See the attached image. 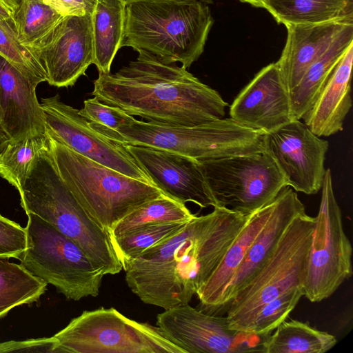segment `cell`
<instances>
[{"label": "cell", "mask_w": 353, "mask_h": 353, "mask_svg": "<svg viewBox=\"0 0 353 353\" xmlns=\"http://www.w3.org/2000/svg\"><path fill=\"white\" fill-rule=\"evenodd\" d=\"M40 83L0 55V128L10 141L46 134L44 114L36 95Z\"/></svg>", "instance_id": "obj_18"}, {"label": "cell", "mask_w": 353, "mask_h": 353, "mask_svg": "<svg viewBox=\"0 0 353 353\" xmlns=\"http://www.w3.org/2000/svg\"><path fill=\"white\" fill-rule=\"evenodd\" d=\"M213 208L123 268L128 287L143 303L164 310L188 303L251 214Z\"/></svg>", "instance_id": "obj_1"}, {"label": "cell", "mask_w": 353, "mask_h": 353, "mask_svg": "<svg viewBox=\"0 0 353 353\" xmlns=\"http://www.w3.org/2000/svg\"><path fill=\"white\" fill-rule=\"evenodd\" d=\"M27 216L28 245L18 259L20 265L68 299L98 296L102 270L72 239L40 217Z\"/></svg>", "instance_id": "obj_7"}, {"label": "cell", "mask_w": 353, "mask_h": 353, "mask_svg": "<svg viewBox=\"0 0 353 353\" xmlns=\"http://www.w3.org/2000/svg\"><path fill=\"white\" fill-rule=\"evenodd\" d=\"M321 190L302 285L303 295L311 302L327 299L352 274V248L343 229L330 169L325 171Z\"/></svg>", "instance_id": "obj_11"}, {"label": "cell", "mask_w": 353, "mask_h": 353, "mask_svg": "<svg viewBox=\"0 0 353 353\" xmlns=\"http://www.w3.org/2000/svg\"><path fill=\"white\" fill-rule=\"evenodd\" d=\"M63 17L43 0H20L14 19L19 41L29 49L44 38Z\"/></svg>", "instance_id": "obj_29"}, {"label": "cell", "mask_w": 353, "mask_h": 353, "mask_svg": "<svg viewBox=\"0 0 353 353\" xmlns=\"http://www.w3.org/2000/svg\"><path fill=\"white\" fill-rule=\"evenodd\" d=\"M125 5L119 0H97L91 15L94 62L99 74L110 72L112 61L121 48Z\"/></svg>", "instance_id": "obj_24"}, {"label": "cell", "mask_w": 353, "mask_h": 353, "mask_svg": "<svg viewBox=\"0 0 353 353\" xmlns=\"http://www.w3.org/2000/svg\"><path fill=\"white\" fill-rule=\"evenodd\" d=\"M119 1L123 3L125 5H126V4H128L130 3H134V2H137V1H154V0H119Z\"/></svg>", "instance_id": "obj_41"}, {"label": "cell", "mask_w": 353, "mask_h": 353, "mask_svg": "<svg viewBox=\"0 0 353 353\" xmlns=\"http://www.w3.org/2000/svg\"><path fill=\"white\" fill-rule=\"evenodd\" d=\"M53 336L54 353H183L158 326L130 319L114 307L83 311Z\"/></svg>", "instance_id": "obj_9"}, {"label": "cell", "mask_w": 353, "mask_h": 353, "mask_svg": "<svg viewBox=\"0 0 353 353\" xmlns=\"http://www.w3.org/2000/svg\"><path fill=\"white\" fill-rule=\"evenodd\" d=\"M275 330L265 336L262 353H323L337 343L334 335L312 327L308 322L285 321Z\"/></svg>", "instance_id": "obj_26"}, {"label": "cell", "mask_w": 353, "mask_h": 353, "mask_svg": "<svg viewBox=\"0 0 353 353\" xmlns=\"http://www.w3.org/2000/svg\"><path fill=\"white\" fill-rule=\"evenodd\" d=\"M305 212L297 194L285 187L274 199L273 210L266 223L250 244L242 262L226 288L216 315L225 314L230 303L251 282L273 253L292 220Z\"/></svg>", "instance_id": "obj_19"}, {"label": "cell", "mask_w": 353, "mask_h": 353, "mask_svg": "<svg viewBox=\"0 0 353 353\" xmlns=\"http://www.w3.org/2000/svg\"><path fill=\"white\" fill-rule=\"evenodd\" d=\"M27 245L26 228L0 214V258L18 259Z\"/></svg>", "instance_id": "obj_35"}, {"label": "cell", "mask_w": 353, "mask_h": 353, "mask_svg": "<svg viewBox=\"0 0 353 353\" xmlns=\"http://www.w3.org/2000/svg\"><path fill=\"white\" fill-rule=\"evenodd\" d=\"M274 205V199L250 215L218 266L197 290L196 294L199 300V310L216 314L226 288L232 281L250 244L268 219Z\"/></svg>", "instance_id": "obj_22"}, {"label": "cell", "mask_w": 353, "mask_h": 353, "mask_svg": "<svg viewBox=\"0 0 353 353\" xmlns=\"http://www.w3.org/2000/svg\"><path fill=\"white\" fill-rule=\"evenodd\" d=\"M48 137L61 178L87 214L108 233L132 210L164 194L154 185L120 173Z\"/></svg>", "instance_id": "obj_5"}, {"label": "cell", "mask_w": 353, "mask_h": 353, "mask_svg": "<svg viewBox=\"0 0 353 353\" xmlns=\"http://www.w3.org/2000/svg\"><path fill=\"white\" fill-rule=\"evenodd\" d=\"M20 0H0V19L14 28V19L19 8Z\"/></svg>", "instance_id": "obj_38"}, {"label": "cell", "mask_w": 353, "mask_h": 353, "mask_svg": "<svg viewBox=\"0 0 353 353\" xmlns=\"http://www.w3.org/2000/svg\"><path fill=\"white\" fill-rule=\"evenodd\" d=\"M157 325L183 353L262 352L265 336L234 330L226 316L212 314L188 303L164 310Z\"/></svg>", "instance_id": "obj_13"}, {"label": "cell", "mask_w": 353, "mask_h": 353, "mask_svg": "<svg viewBox=\"0 0 353 353\" xmlns=\"http://www.w3.org/2000/svg\"><path fill=\"white\" fill-rule=\"evenodd\" d=\"M264 8L285 26L353 21V0H266Z\"/></svg>", "instance_id": "obj_25"}, {"label": "cell", "mask_w": 353, "mask_h": 353, "mask_svg": "<svg viewBox=\"0 0 353 353\" xmlns=\"http://www.w3.org/2000/svg\"><path fill=\"white\" fill-rule=\"evenodd\" d=\"M202 2L205 3H212L211 0H200ZM241 2L247 3L250 4L252 6L257 8H265V3L266 0H239Z\"/></svg>", "instance_id": "obj_39"}, {"label": "cell", "mask_w": 353, "mask_h": 353, "mask_svg": "<svg viewBox=\"0 0 353 353\" xmlns=\"http://www.w3.org/2000/svg\"><path fill=\"white\" fill-rule=\"evenodd\" d=\"M55 339L43 337L21 341H10L0 343V352H32L54 353Z\"/></svg>", "instance_id": "obj_36"}, {"label": "cell", "mask_w": 353, "mask_h": 353, "mask_svg": "<svg viewBox=\"0 0 353 353\" xmlns=\"http://www.w3.org/2000/svg\"><path fill=\"white\" fill-rule=\"evenodd\" d=\"M127 148L165 195L201 208L216 206L198 160L146 146L127 144Z\"/></svg>", "instance_id": "obj_16"}, {"label": "cell", "mask_w": 353, "mask_h": 353, "mask_svg": "<svg viewBox=\"0 0 353 353\" xmlns=\"http://www.w3.org/2000/svg\"><path fill=\"white\" fill-rule=\"evenodd\" d=\"M19 195L26 214L40 217L74 241L105 275L123 269L110 234L74 198L59 174L49 144L34 160Z\"/></svg>", "instance_id": "obj_4"}, {"label": "cell", "mask_w": 353, "mask_h": 353, "mask_svg": "<svg viewBox=\"0 0 353 353\" xmlns=\"http://www.w3.org/2000/svg\"><path fill=\"white\" fill-rule=\"evenodd\" d=\"M123 143L206 160L264 151V133L231 118L192 126L170 125L134 119L119 128Z\"/></svg>", "instance_id": "obj_6"}, {"label": "cell", "mask_w": 353, "mask_h": 353, "mask_svg": "<svg viewBox=\"0 0 353 353\" xmlns=\"http://www.w3.org/2000/svg\"><path fill=\"white\" fill-rule=\"evenodd\" d=\"M195 216L185 203L162 194L125 215L114 225L109 234L110 236L119 237L154 224L188 221Z\"/></svg>", "instance_id": "obj_27"}, {"label": "cell", "mask_w": 353, "mask_h": 353, "mask_svg": "<svg viewBox=\"0 0 353 353\" xmlns=\"http://www.w3.org/2000/svg\"><path fill=\"white\" fill-rule=\"evenodd\" d=\"M301 288L289 290L263 305L244 327L243 332L265 336L285 321L301 296Z\"/></svg>", "instance_id": "obj_32"}, {"label": "cell", "mask_w": 353, "mask_h": 353, "mask_svg": "<svg viewBox=\"0 0 353 353\" xmlns=\"http://www.w3.org/2000/svg\"><path fill=\"white\" fill-rule=\"evenodd\" d=\"M230 116L264 134L294 120L289 90L276 63L263 68L241 90L230 105Z\"/></svg>", "instance_id": "obj_17"}, {"label": "cell", "mask_w": 353, "mask_h": 353, "mask_svg": "<svg viewBox=\"0 0 353 353\" xmlns=\"http://www.w3.org/2000/svg\"><path fill=\"white\" fill-rule=\"evenodd\" d=\"M46 134L74 152L126 176L152 184L127 148L92 128L59 94L41 99Z\"/></svg>", "instance_id": "obj_12"}, {"label": "cell", "mask_w": 353, "mask_h": 353, "mask_svg": "<svg viewBox=\"0 0 353 353\" xmlns=\"http://www.w3.org/2000/svg\"><path fill=\"white\" fill-rule=\"evenodd\" d=\"M350 23L353 21L285 26L288 30L285 45L276 63L289 92Z\"/></svg>", "instance_id": "obj_20"}, {"label": "cell", "mask_w": 353, "mask_h": 353, "mask_svg": "<svg viewBox=\"0 0 353 353\" xmlns=\"http://www.w3.org/2000/svg\"><path fill=\"white\" fill-rule=\"evenodd\" d=\"M353 43L335 67L317 98L303 116L304 123L316 136L330 137L343 129L352 105L351 73Z\"/></svg>", "instance_id": "obj_21"}, {"label": "cell", "mask_w": 353, "mask_h": 353, "mask_svg": "<svg viewBox=\"0 0 353 353\" xmlns=\"http://www.w3.org/2000/svg\"><path fill=\"white\" fill-rule=\"evenodd\" d=\"M352 43L353 23H350L339 33L326 51L308 67L296 85L290 90L294 119L300 120L310 108Z\"/></svg>", "instance_id": "obj_23"}, {"label": "cell", "mask_w": 353, "mask_h": 353, "mask_svg": "<svg viewBox=\"0 0 353 353\" xmlns=\"http://www.w3.org/2000/svg\"><path fill=\"white\" fill-rule=\"evenodd\" d=\"M48 143L46 134L10 141L0 154V176L14 186L19 194L34 160Z\"/></svg>", "instance_id": "obj_30"}, {"label": "cell", "mask_w": 353, "mask_h": 353, "mask_svg": "<svg viewBox=\"0 0 353 353\" xmlns=\"http://www.w3.org/2000/svg\"><path fill=\"white\" fill-rule=\"evenodd\" d=\"M29 50L43 68L50 85L57 88L74 85L94 62L91 15L64 16Z\"/></svg>", "instance_id": "obj_15"}, {"label": "cell", "mask_w": 353, "mask_h": 353, "mask_svg": "<svg viewBox=\"0 0 353 353\" xmlns=\"http://www.w3.org/2000/svg\"><path fill=\"white\" fill-rule=\"evenodd\" d=\"M47 285L20 264L0 258V319L15 307L37 302Z\"/></svg>", "instance_id": "obj_28"}, {"label": "cell", "mask_w": 353, "mask_h": 353, "mask_svg": "<svg viewBox=\"0 0 353 353\" xmlns=\"http://www.w3.org/2000/svg\"><path fill=\"white\" fill-rule=\"evenodd\" d=\"M10 140L5 132L0 128V154L4 150Z\"/></svg>", "instance_id": "obj_40"}, {"label": "cell", "mask_w": 353, "mask_h": 353, "mask_svg": "<svg viewBox=\"0 0 353 353\" xmlns=\"http://www.w3.org/2000/svg\"><path fill=\"white\" fill-rule=\"evenodd\" d=\"M214 19L200 0H154L125 8L122 47L145 50L165 63L190 68L202 54Z\"/></svg>", "instance_id": "obj_3"}, {"label": "cell", "mask_w": 353, "mask_h": 353, "mask_svg": "<svg viewBox=\"0 0 353 353\" xmlns=\"http://www.w3.org/2000/svg\"><path fill=\"white\" fill-rule=\"evenodd\" d=\"M314 223L305 212L292 220L260 271L230 303L225 314L231 329L243 332L263 305L302 288Z\"/></svg>", "instance_id": "obj_8"}, {"label": "cell", "mask_w": 353, "mask_h": 353, "mask_svg": "<svg viewBox=\"0 0 353 353\" xmlns=\"http://www.w3.org/2000/svg\"><path fill=\"white\" fill-rule=\"evenodd\" d=\"M188 221L161 223L142 228L122 236H110L122 268L149 248L178 232Z\"/></svg>", "instance_id": "obj_31"}, {"label": "cell", "mask_w": 353, "mask_h": 353, "mask_svg": "<svg viewBox=\"0 0 353 353\" xmlns=\"http://www.w3.org/2000/svg\"><path fill=\"white\" fill-rule=\"evenodd\" d=\"M114 74H99L92 95L148 122L192 126L223 119L228 103L187 69L139 50Z\"/></svg>", "instance_id": "obj_2"}, {"label": "cell", "mask_w": 353, "mask_h": 353, "mask_svg": "<svg viewBox=\"0 0 353 353\" xmlns=\"http://www.w3.org/2000/svg\"><path fill=\"white\" fill-rule=\"evenodd\" d=\"M0 55L21 72L41 82L46 74L32 52L18 39L14 28L0 19Z\"/></svg>", "instance_id": "obj_33"}, {"label": "cell", "mask_w": 353, "mask_h": 353, "mask_svg": "<svg viewBox=\"0 0 353 353\" xmlns=\"http://www.w3.org/2000/svg\"><path fill=\"white\" fill-rule=\"evenodd\" d=\"M63 16L92 15L97 0H43Z\"/></svg>", "instance_id": "obj_37"}, {"label": "cell", "mask_w": 353, "mask_h": 353, "mask_svg": "<svg viewBox=\"0 0 353 353\" xmlns=\"http://www.w3.org/2000/svg\"><path fill=\"white\" fill-rule=\"evenodd\" d=\"M216 206L250 214L273 201L288 183L265 152L199 161Z\"/></svg>", "instance_id": "obj_10"}, {"label": "cell", "mask_w": 353, "mask_h": 353, "mask_svg": "<svg viewBox=\"0 0 353 353\" xmlns=\"http://www.w3.org/2000/svg\"><path fill=\"white\" fill-rule=\"evenodd\" d=\"M79 111L92 128L109 139L122 143L119 128L134 119L121 108L104 103L96 97L85 100L83 108Z\"/></svg>", "instance_id": "obj_34"}, {"label": "cell", "mask_w": 353, "mask_h": 353, "mask_svg": "<svg viewBox=\"0 0 353 353\" xmlns=\"http://www.w3.org/2000/svg\"><path fill=\"white\" fill-rule=\"evenodd\" d=\"M263 146L288 186L306 194L319 192L326 171L327 141L314 134L303 122L294 119L265 134Z\"/></svg>", "instance_id": "obj_14"}]
</instances>
